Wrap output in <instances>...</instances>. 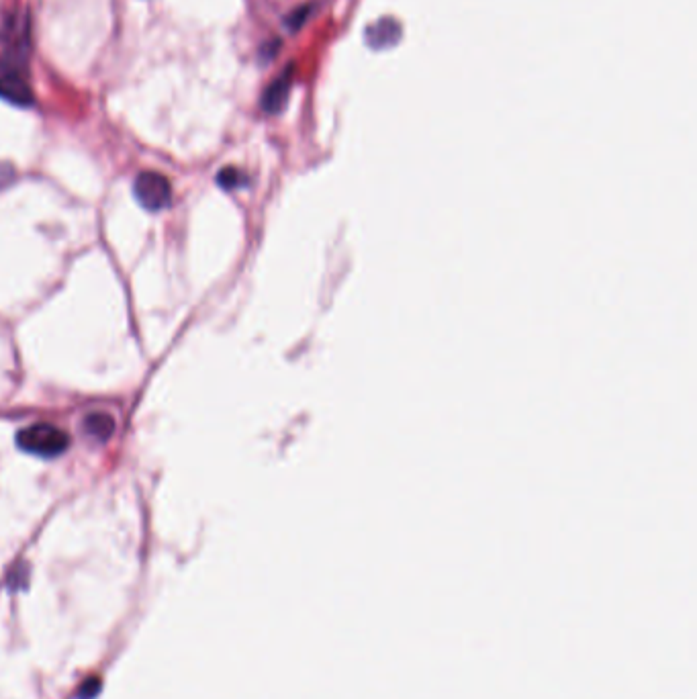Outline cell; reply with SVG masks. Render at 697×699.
<instances>
[{
  "mask_svg": "<svg viewBox=\"0 0 697 699\" xmlns=\"http://www.w3.org/2000/svg\"><path fill=\"white\" fill-rule=\"evenodd\" d=\"M133 195L137 203L148 211H162L172 201L170 180L160 172H142L133 182Z\"/></svg>",
  "mask_w": 697,
  "mask_h": 699,
  "instance_id": "3",
  "label": "cell"
},
{
  "mask_svg": "<svg viewBox=\"0 0 697 699\" xmlns=\"http://www.w3.org/2000/svg\"><path fill=\"white\" fill-rule=\"evenodd\" d=\"M289 92H291V70H287L281 78H276L264 92V97H262V109L270 115H276V113H281L283 107L287 105V99H289Z\"/></svg>",
  "mask_w": 697,
  "mask_h": 699,
  "instance_id": "4",
  "label": "cell"
},
{
  "mask_svg": "<svg viewBox=\"0 0 697 699\" xmlns=\"http://www.w3.org/2000/svg\"><path fill=\"white\" fill-rule=\"evenodd\" d=\"M84 430L88 436H92L95 440L99 442H105L113 436L115 432V422H113V417H109L107 413H90L86 419H84Z\"/></svg>",
  "mask_w": 697,
  "mask_h": 699,
  "instance_id": "5",
  "label": "cell"
},
{
  "mask_svg": "<svg viewBox=\"0 0 697 699\" xmlns=\"http://www.w3.org/2000/svg\"><path fill=\"white\" fill-rule=\"evenodd\" d=\"M101 691V679L99 677H88L80 689H78V699H95Z\"/></svg>",
  "mask_w": 697,
  "mask_h": 699,
  "instance_id": "7",
  "label": "cell"
},
{
  "mask_svg": "<svg viewBox=\"0 0 697 699\" xmlns=\"http://www.w3.org/2000/svg\"><path fill=\"white\" fill-rule=\"evenodd\" d=\"M17 446L33 456L56 458L70 446V436L52 424H33L17 434Z\"/></svg>",
  "mask_w": 697,
  "mask_h": 699,
  "instance_id": "1",
  "label": "cell"
},
{
  "mask_svg": "<svg viewBox=\"0 0 697 699\" xmlns=\"http://www.w3.org/2000/svg\"><path fill=\"white\" fill-rule=\"evenodd\" d=\"M0 99L17 107H29L35 101L25 64L17 56L0 54Z\"/></svg>",
  "mask_w": 697,
  "mask_h": 699,
  "instance_id": "2",
  "label": "cell"
},
{
  "mask_svg": "<svg viewBox=\"0 0 697 699\" xmlns=\"http://www.w3.org/2000/svg\"><path fill=\"white\" fill-rule=\"evenodd\" d=\"M219 184L223 186V189L231 191V189H240V186H244L248 180L244 176V172H240L238 168H223L217 176Z\"/></svg>",
  "mask_w": 697,
  "mask_h": 699,
  "instance_id": "6",
  "label": "cell"
}]
</instances>
